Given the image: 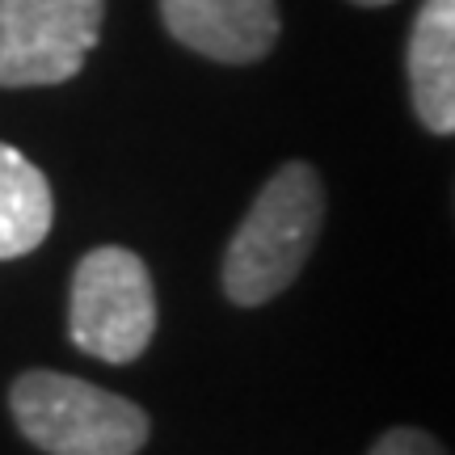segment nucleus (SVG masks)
Listing matches in <instances>:
<instances>
[{
	"mask_svg": "<svg viewBox=\"0 0 455 455\" xmlns=\"http://www.w3.org/2000/svg\"><path fill=\"white\" fill-rule=\"evenodd\" d=\"M355 4H367V9H371V4H388V0H355Z\"/></svg>",
	"mask_w": 455,
	"mask_h": 455,
	"instance_id": "obj_9",
	"label": "nucleus"
},
{
	"mask_svg": "<svg viewBox=\"0 0 455 455\" xmlns=\"http://www.w3.org/2000/svg\"><path fill=\"white\" fill-rule=\"evenodd\" d=\"M55 203L43 169L17 148L0 144V261L21 258L47 241Z\"/></svg>",
	"mask_w": 455,
	"mask_h": 455,
	"instance_id": "obj_7",
	"label": "nucleus"
},
{
	"mask_svg": "<svg viewBox=\"0 0 455 455\" xmlns=\"http://www.w3.org/2000/svg\"><path fill=\"white\" fill-rule=\"evenodd\" d=\"M13 422L47 455H135L148 413L127 396L60 371H26L9 388Z\"/></svg>",
	"mask_w": 455,
	"mask_h": 455,
	"instance_id": "obj_2",
	"label": "nucleus"
},
{
	"mask_svg": "<svg viewBox=\"0 0 455 455\" xmlns=\"http://www.w3.org/2000/svg\"><path fill=\"white\" fill-rule=\"evenodd\" d=\"M164 30L220 64H253L278 43L275 0H161Z\"/></svg>",
	"mask_w": 455,
	"mask_h": 455,
	"instance_id": "obj_5",
	"label": "nucleus"
},
{
	"mask_svg": "<svg viewBox=\"0 0 455 455\" xmlns=\"http://www.w3.org/2000/svg\"><path fill=\"white\" fill-rule=\"evenodd\" d=\"M409 98L426 131L455 135V0H422L409 34Z\"/></svg>",
	"mask_w": 455,
	"mask_h": 455,
	"instance_id": "obj_6",
	"label": "nucleus"
},
{
	"mask_svg": "<svg viewBox=\"0 0 455 455\" xmlns=\"http://www.w3.org/2000/svg\"><path fill=\"white\" fill-rule=\"evenodd\" d=\"M106 0H0V89L64 84L98 47Z\"/></svg>",
	"mask_w": 455,
	"mask_h": 455,
	"instance_id": "obj_4",
	"label": "nucleus"
},
{
	"mask_svg": "<svg viewBox=\"0 0 455 455\" xmlns=\"http://www.w3.org/2000/svg\"><path fill=\"white\" fill-rule=\"evenodd\" d=\"M321 220H325V190L316 169L304 161H287L275 169L224 249L228 299L241 308H258L270 304L278 291H287L312 258Z\"/></svg>",
	"mask_w": 455,
	"mask_h": 455,
	"instance_id": "obj_1",
	"label": "nucleus"
},
{
	"mask_svg": "<svg viewBox=\"0 0 455 455\" xmlns=\"http://www.w3.org/2000/svg\"><path fill=\"white\" fill-rule=\"evenodd\" d=\"M367 455H447L439 443L430 439L426 430H413V426H396L388 435H379L375 447Z\"/></svg>",
	"mask_w": 455,
	"mask_h": 455,
	"instance_id": "obj_8",
	"label": "nucleus"
},
{
	"mask_svg": "<svg viewBox=\"0 0 455 455\" xmlns=\"http://www.w3.org/2000/svg\"><path fill=\"white\" fill-rule=\"evenodd\" d=\"M156 333V295L148 266L131 249L101 244L76 261L68 299V338L101 363H135Z\"/></svg>",
	"mask_w": 455,
	"mask_h": 455,
	"instance_id": "obj_3",
	"label": "nucleus"
}]
</instances>
